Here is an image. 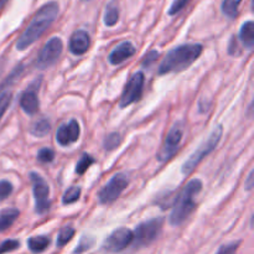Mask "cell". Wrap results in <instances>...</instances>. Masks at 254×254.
Masks as SVG:
<instances>
[{
    "label": "cell",
    "mask_w": 254,
    "mask_h": 254,
    "mask_svg": "<svg viewBox=\"0 0 254 254\" xmlns=\"http://www.w3.org/2000/svg\"><path fill=\"white\" fill-rule=\"evenodd\" d=\"M59 15V5L57 2H47L44 6L40 7L32 20L30 21L29 26L26 27L21 36L16 42V49L19 51H24L27 47L31 46L36 40H39L45 34L47 29L52 25Z\"/></svg>",
    "instance_id": "cell-1"
},
{
    "label": "cell",
    "mask_w": 254,
    "mask_h": 254,
    "mask_svg": "<svg viewBox=\"0 0 254 254\" xmlns=\"http://www.w3.org/2000/svg\"><path fill=\"white\" fill-rule=\"evenodd\" d=\"M202 49L200 44H186L170 50L159 67V74L185 71L201 56Z\"/></svg>",
    "instance_id": "cell-2"
},
{
    "label": "cell",
    "mask_w": 254,
    "mask_h": 254,
    "mask_svg": "<svg viewBox=\"0 0 254 254\" xmlns=\"http://www.w3.org/2000/svg\"><path fill=\"white\" fill-rule=\"evenodd\" d=\"M201 190H202V183L198 179L191 180L181 190V192L176 197L170 218H169V222L173 227L183 225L190 217L196 207L195 198L201 192Z\"/></svg>",
    "instance_id": "cell-3"
},
{
    "label": "cell",
    "mask_w": 254,
    "mask_h": 254,
    "mask_svg": "<svg viewBox=\"0 0 254 254\" xmlns=\"http://www.w3.org/2000/svg\"><path fill=\"white\" fill-rule=\"evenodd\" d=\"M222 133H223V129L222 127L218 126L215 130L211 133V135L208 136L207 140L188 159L185 164L183 165V173L185 175H189V174L192 173L196 168L198 166V164L203 160L207 155H210L213 150L216 149V146L218 145L220 143L221 138H222Z\"/></svg>",
    "instance_id": "cell-4"
},
{
    "label": "cell",
    "mask_w": 254,
    "mask_h": 254,
    "mask_svg": "<svg viewBox=\"0 0 254 254\" xmlns=\"http://www.w3.org/2000/svg\"><path fill=\"white\" fill-rule=\"evenodd\" d=\"M163 225V217L151 218V220L140 223L135 228V232L133 233V242H131L133 243V247L141 248L148 247L149 245H151L160 235Z\"/></svg>",
    "instance_id": "cell-5"
},
{
    "label": "cell",
    "mask_w": 254,
    "mask_h": 254,
    "mask_svg": "<svg viewBox=\"0 0 254 254\" xmlns=\"http://www.w3.org/2000/svg\"><path fill=\"white\" fill-rule=\"evenodd\" d=\"M128 178L124 174H116L98 192V200L102 205H109L114 202L122 195L128 186Z\"/></svg>",
    "instance_id": "cell-6"
},
{
    "label": "cell",
    "mask_w": 254,
    "mask_h": 254,
    "mask_svg": "<svg viewBox=\"0 0 254 254\" xmlns=\"http://www.w3.org/2000/svg\"><path fill=\"white\" fill-rule=\"evenodd\" d=\"M30 179L32 183V191L35 197V211L37 215H45L49 212L51 202L49 200L50 189L46 181L36 173L30 174Z\"/></svg>",
    "instance_id": "cell-7"
},
{
    "label": "cell",
    "mask_w": 254,
    "mask_h": 254,
    "mask_svg": "<svg viewBox=\"0 0 254 254\" xmlns=\"http://www.w3.org/2000/svg\"><path fill=\"white\" fill-rule=\"evenodd\" d=\"M64 44L60 37H51L46 42L41 51L39 52V56L36 60V67L40 69H46L55 64L61 56Z\"/></svg>",
    "instance_id": "cell-8"
},
{
    "label": "cell",
    "mask_w": 254,
    "mask_h": 254,
    "mask_svg": "<svg viewBox=\"0 0 254 254\" xmlns=\"http://www.w3.org/2000/svg\"><path fill=\"white\" fill-rule=\"evenodd\" d=\"M144 81L145 78H144V73L141 71L136 72L131 76L121 97V102H119L121 108H126V107L140 101L141 96H143Z\"/></svg>",
    "instance_id": "cell-9"
},
{
    "label": "cell",
    "mask_w": 254,
    "mask_h": 254,
    "mask_svg": "<svg viewBox=\"0 0 254 254\" xmlns=\"http://www.w3.org/2000/svg\"><path fill=\"white\" fill-rule=\"evenodd\" d=\"M133 242V232L129 228L121 227L113 231L103 243V250L108 253H119Z\"/></svg>",
    "instance_id": "cell-10"
},
{
    "label": "cell",
    "mask_w": 254,
    "mask_h": 254,
    "mask_svg": "<svg viewBox=\"0 0 254 254\" xmlns=\"http://www.w3.org/2000/svg\"><path fill=\"white\" fill-rule=\"evenodd\" d=\"M181 140H183V129L178 126L174 127L169 131L163 148L158 153V160L161 161V163H165V161L170 160L175 155L176 151H178Z\"/></svg>",
    "instance_id": "cell-11"
},
{
    "label": "cell",
    "mask_w": 254,
    "mask_h": 254,
    "mask_svg": "<svg viewBox=\"0 0 254 254\" xmlns=\"http://www.w3.org/2000/svg\"><path fill=\"white\" fill-rule=\"evenodd\" d=\"M79 124L76 119H71L67 124H62L56 133V140L61 146H69L79 138Z\"/></svg>",
    "instance_id": "cell-12"
},
{
    "label": "cell",
    "mask_w": 254,
    "mask_h": 254,
    "mask_svg": "<svg viewBox=\"0 0 254 254\" xmlns=\"http://www.w3.org/2000/svg\"><path fill=\"white\" fill-rule=\"evenodd\" d=\"M89 46H91V37H89L88 32H86L84 30L76 31L69 40V51L77 56L86 54Z\"/></svg>",
    "instance_id": "cell-13"
},
{
    "label": "cell",
    "mask_w": 254,
    "mask_h": 254,
    "mask_svg": "<svg viewBox=\"0 0 254 254\" xmlns=\"http://www.w3.org/2000/svg\"><path fill=\"white\" fill-rule=\"evenodd\" d=\"M134 54H135V47H134V45L131 42H122L121 45H118L111 52V55H109V62L112 64H121L126 60L130 59Z\"/></svg>",
    "instance_id": "cell-14"
},
{
    "label": "cell",
    "mask_w": 254,
    "mask_h": 254,
    "mask_svg": "<svg viewBox=\"0 0 254 254\" xmlns=\"http://www.w3.org/2000/svg\"><path fill=\"white\" fill-rule=\"evenodd\" d=\"M20 106L24 109L25 113L29 116H34L37 111H39V98L34 89H29V91L24 92L20 97Z\"/></svg>",
    "instance_id": "cell-15"
},
{
    "label": "cell",
    "mask_w": 254,
    "mask_h": 254,
    "mask_svg": "<svg viewBox=\"0 0 254 254\" xmlns=\"http://www.w3.org/2000/svg\"><path fill=\"white\" fill-rule=\"evenodd\" d=\"M240 39L243 46L247 50H253L254 47V24L253 21H247L242 25L240 31Z\"/></svg>",
    "instance_id": "cell-16"
},
{
    "label": "cell",
    "mask_w": 254,
    "mask_h": 254,
    "mask_svg": "<svg viewBox=\"0 0 254 254\" xmlns=\"http://www.w3.org/2000/svg\"><path fill=\"white\" fill-rule=\"evenodd\" d=\"M19 215L20 212L16 208H7V210L1 211L0 213V232H4L7 228L11 227Z\"/></svg>",
    "instance_id": "cell-17"
},
{
    "label": "cell",
    "mask_w": 254,
    "mask_h": 254,
    "mask_svg": "<svg viewBox=\"0 0 254 254\" xmlns=\"http://www.w3.org/2000/svg\"><path fill=\"white\" fill-rule=\"evenodd\" d=\"M50 238L46 236H36V237H31L27 241V246H29V250L32 253H42L44 251L47 250V247L50 246Z\"/></svg>",
    "instance_id": "cell-18"
},
{
    "label": "cell",
    "mask_w": 254,
    "mask_h": 254,
    "mask_svg": "<svg viewBox=\"0 0 254 254\" xmlns=\"http://www.w3.org/2000/svg\"><path fill=\"white\" fill-rule=\"evenodd\" d=\"M50 130H51V124H50V122L47 119H40V121L35 122L32 124L31 129H30L32 135L37 136V138H42V136L47 135L50 133Z\"/></svg>",
    "instance_id": "cell-19"
},
{
    "label": "cell",
    "mask_w": 254,
    "mask_h": 254,
    "mask_svg": "<svg viewBox=\"0 0 254 254\" xmlns=\"http://www.w3.org/2000/svg\"><path fill=\"white\" fill-rule=\"evenodd\" d=\"M241 2H242V0H223L221 9L226 16H228L230 19H235L238 15Z\"/></svg>",
    "instance_id": "cell-20"
},
{
    "label": "cell",
    "mask_w": 254,
    "mask_h": 254,
    "mask_svg": "<svg viewBox=\"0 0 254 254\" xmlns=\"http://www.w3.org/2000/svg\"><path fill=\"white\" fill-rule=\"evenodd\" d=\"M74 228L71 226H66V227H62L60 230L59 236H57V247H64L66 246L69 241L73 238L74 236Z\"/></svg>",
    "instance_id": "cell-21"
},
{
    "label": "cell",
    "mask_w": 254,
    "mask_h": 254,
    "mask_svg": "<svg viewBox=\"0 0 254 254\" xmlns=\"http://www.w3.org/2000/svg\"><path fill=\"white\" fill-rule=\"evenodd\" d=\"M118 19H119L118 7L114 6V5H112V4H109L108 6H107L106 12H104V24L109 27L114 26V25L118 22Z\"/></svg>",
    "instance_id": "cell-22"
},
{
    "label": "cell",
    "mask_w": 254,
    "mask_h": 254,
    "mask_svg": "<svg viewBox=\"0 0 254 254\" xmlns=\"http://www.w3.org/2000/svg\"><path fill=\"white\" fill-rule=\"evenodd\" d=\"M94 163H96V159L92 158L89 154H82V156L79 158L78 163H77L76 165V173L78 174V175H83V174L88 170L89 166Z\"/></svg>",
    "instance_id": "cell-23"
},
{
    "label": "cell",
    "mask_w": 254,
    "mask_h": 254,
    "mask_svg": "<svg viewBox=\"0 0 254 254\" xmlns=\"http://www.w3.org/2000/svg\"><path fill=\"white\" fill-rule=\"evenodd\" d=\"M79 196H81V189L78 186H71L62 196V203L64 205H71V203L78 201Z\"/></svg>",
    "instance_id": "cell-24"
},
{
    "label": "cell",
    "mask_w": 254,
    "mask_h": 254,
    "mask_svg": "<svg viewBox=\"0 0 254 254\" xmlns=\"http://www.w3.org/2000/svg\"><path fill=\"white\" fill-rule=\"evenodd\" d=\"M121 141L122 138L118 133H111L106 136V139H104L103 146L107 151H112L114 150V149L118 148Z\"/></svg>",
    "instance_id": "cell-25"
},
{
    "label": "cell",
    "mask_w": 254,
    "mask_h": 254,
    "mask_svg": "<svg viewBox=\"0 0 254 254\" xmlns=\"http://www.w3.org/2000/svg\"><path fill=\"white\" fill-rule=\"evenodd\" d=\"M94 245V240L92 237H89V236H83V237L81 238V241H79L78 246H77V248L74 250V253L76 254H81L83 252H86V251L91 250L92 247H93Z\"/></svg>",
    "instance_id": "cell-26"
},
{
    "label": "cell",
    "mask_w": 254,
    "mask_h": 254,
    "mask_svg": "<svg viewBox=\"0 0 254 254\" xmlns=\"http://www.w3.org/2000/svg\"><path fill=\"white\" fill-rule=\"evenodd\" d=\"M55 158V151L49 148H42L40 149L37 153V160L41 163H51Z\"/></svg>",
    "instance_id": "cell-27"
},
{
    "label": "cell",
    "mask_w": 254,
    "mask_h": 254,
    "mask_svg": "<svg viewBox=\"0 0 254 254\" xmlns=\"http://www.w3.org/2000/svg\"><path fill=\"white\" fill-rule=\"evenodd\" d=\"M19 246H20L19 241H15V240L4 241L2 243H0V254L12 252V251L17 250Z\"/></svg>",
    "instance_id": "cell-28"
},
{
    "label": "cell",
    "mask_w": 254,
    "mask_h": 254,
    "mask_svg": "<svg viewBox=\"0 0 254 254\" xmlns=\"http://www.w3.org/2000/svg\"><path fill=\"white\" fill-rule=\"evenodd\" d=\"M12 192V185L11 183L6 180L0 181V201L5 200V198L9 197Z\"/></svg>",
    "instance_id": "cell-29"
},
{
    "label": "cell",
    "mask_w": 254,
    "mask_h": 254,
    "mask_svg": "<svg viewBox=\"0 0 254 254\" xmlns=\"http://www.w3.org/2000/svg\"><path fill=\"white\" fill-rule=\"evenodd\" d=\"M10 102H11V94L10 93H2L1 96H0V121H1L2 116L5 114V112H6L7 107H9Z\"/></svg>",
    "instance_id": "cell-30"
},
{
    "label": "cell",
    "mask_w": 254,
    "mask_h": 254,
    "mask_svg": "<svg viewBox=\"0 0 254 254\" xmlns=\"http://www.w3.org/2000/svg\"><path fill=\"white\" fill-rule=\"evenodd\" d=\"M189 2H190V0H174L173 5L169 9V15H175L180 12Z\"/></svg>",
    "instance_id": "cell-31"
},
{
    "label": "cell",
    "mask_w": 254,
    "mask_h": 254,
    "mask_svg": "<svg viewBox=\"0 0 254 254\" xmlns=\"http://www.w3.org/2000/svg\"><path fill=\"white\" fill-rule=\"evenodd\" d=\"M238 247H240V242L228 243V245L222 246L216 254H236Z\"/></svg>",
    "instance_id": "cell-32"
},
{
    "label": "cell",
    "mask_w": 254,
    "mask_h": 254,
    "mask_svg": "<svg viewBox=\"0 0 254 254\" xmlns=\"http://www.w3.org/2000/svg\"><path fill=\"white\" fill-rule=\"evenodd\" d=\"M158 57H159V52L150 51L148 55H146V56H144V60H143V62H141V64H143V67L151 66V64H153L154 62L158 60Z\"/></svg>",
    "instance_id": "cell-33"
},
{
    "label": "cell",
    "mask_w": 254,
    "mask_h": 254,
    "mask_svg": "<svg viewBox=\"0 0 254 254\" xmlns=\"http://www.w3.org/2000/svg\"><path fill=\"white\" fill-rule=\"evenodd\" d=\"M235 47H237V41H236V37H232V40H231V44H230V49H228V52H230V55H232V56L238 55V52L236 51Z\"/></svg>",
    "instance_id": "cell-34"
},
{
    "label": "cell",
    "mask_w": 254,
    "mask_h": 254,
    "mask_svg": "<svg viewBox=\"0 0 254 254\" xmlns=\"http://www.w3.org/2000/svg\"><path fill=\"white\" fill-rule=\"evenodd\" d=\"M253 180H254V178H253V171H251L250 176H248L247 180H246V184H245L246 189H247L248 191L252 190V188H253V185H254V184H253Z\"/></svg>",
    "instance_id": "cell-35"
},
{
    "label": "cell",
    "mask_w": 254,
    "mask_h": 254,
    "mask_svg": "<svg viewBox=\"0 0 254 254\" xmlns=\"http://www.w3.org/2000/svg\"><path fill=\"white\" fill-rule=\"evenodd\" d=\"M6 1H7V0H0V9H1V7L4 6L5 2H6Z\"/></svg>",
    "instance_id": "cell-36"
},
{
    "label": "cell",
    "mask_w": 254,
    "mask_h": 254,
    "mask_svg": "<svg viewBox=\"0 0 254 254\" xmlns=\"http://www.w3.org/2000/svg\"><path fill=\"white\" fill-rule=\"evenodd\" d=\"M83 1H91V0H83Z\"/></svg>",
    "instance_id": "cell-37"
}]
</instances>
